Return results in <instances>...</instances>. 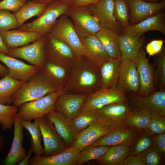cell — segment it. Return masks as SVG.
I'll list each match as a JSON object with an SVG mask.
<instances>
[{"label":"cell","mask_w":165,"mask_h":165,"mask_svg":"<svg viewBox=\"0 0 165 165\" xmlns=\"http://www.w3.org/2000/svg\"><path fill=\"white\" fill-rule=\"evenodd\" d=\"M101 88L99 65L83 56L77 58L70 70L64 90L72 94L89 95Z\"/></svg>","instance_id":"6da1fadb"},{"label":"cell","mask_w":165,"mask_h":165,"mask_svg":"<svg viewBox=\"0 0 165 165\" xmlns=\"http://www.w3.org/2000/svg\"><path fill=\"white\" fill-rule=\"evenodd\" d=\"M59 89L51 84L39 71L14 93L12 103L18 107L24 103L40 98Z\"/></svg>","instance_id":"7a4b0ae2"},{"label":"cell","mask_w":165,"mask_h":165,"mask_svg":"<svg viewBox=\"0 0 165 165\" xmlns=\"http://www.w3.org/2000/svg\"><path fill=\"white\" fill-rule=\"evenodd\" d=\"M70 6L61 0H56L48 4L41 16L31 22L24 24L18 29L36 32L45 36L50 33L58 19L66 14Z\"/></svg>","instance_id":"3957f363"},{"label":"cell","mask_w":165,"mask_h":165,"mask_svg":"<svg viewBox=\"0 0 165 165\" xmlns=\"http://www.w3.org/2000/svg\"><path fill=\"white\" fill-rule=\"evenodd\" d=\"M128 94L127 97L133 112L165 117V89L154 91L147 96H140L133 93Z\"/></svg>","instance_id":"277c9868"},{"label":"cell","mask_w":165,"mask_h":165,"mask_svg":"<svg viewBox=\"0 0 165 165\" xmlns=\"http://www.w3.org/2000/svg\"><path fill=\"white\" fill-rule=\"evenodd\" d=\"M45 58L70 70L77 57L73 50L60 39L48 34L45 36Z\"/></svg>","instance_id":"5b68a950"},{"label":"cell","mask_w":165,"mask_h":165,"mask_svg":"<svg viewBox=\"0 0 165 165\" xmlns=\"http://www.w3.org/2000/svg\"><path fill=\"white\" fill-rule=\"evenodd\" d=\"M65 92L62 88L39 99L24 103L18 107V115L21 119L31 121L45 115L55 109L58 97Z\"/></svg>","instance_id":"8992f818"},{"label":"cell","mask_w":165,"mask_h":165,"mask_svg":"<svg viewBox=\"0 0 165 165\" xmlns=\"http://www.w3.org/2000/svg\"><path fill=\"white\" fill-rule=\"evenodd\" d=\"M66 14L73 23L80 39L87 36L96 35L102 28L87 6H70Z\"/></svg>","instance_id":"52a82bcc"},{"label":"cell","mask_w":165,"mask_h":165,"mask_svg":"<svg viewBox=\"0 0 165 165\" xmlns=\"http://www.w3.org/2000/svg\"><path fill=\"white\" fill-rule=\"evenodd\" d=\"M63 41L74 51L77 58L83 55V47L71 19L66 14L57 20L48 34Z\"/></svg>","instance_id":"ba28073f"},{"label":"cell","mask_w":165,"mask_h":165,"mask_svg":"<svg viewBox=\"0 0 165 165\" xmlns=\"http://www.w3.org/2000/svg\"><path fill=\"white\" fill-rule=\"evenodd\" d=\"M41 133L44 144V155L53 156L66 150L68 147L57 132L51 121L44 116L34 119Z\"/></svg>","instance_id":"9c48e42d"},{"label":"cell","mask_w":165,"mask_h":165,"mask_svg":"<svg viewBox=\"0 0 165 165\" xmlns=\"http://www.w3.org/2000/svg\"><path fill=\"white\" fill-rule=\"evenodd\" d=\"M93 111L98 122L116 128L128 127L126 120L131 111L128 101L109 104Z\"/></svg>","instance_id":"30bf717a"},{"label":"cell","mask_w":165,"mask_h":165,"mask_svg":"<svg viewBox=\"0 0 165 165\" xmlns=\"http://www.w3.org/2000/svg\"><path fill=\"white\" fill-rule=\"evenodd\" d=\"M126 94L117 87L100 88L88 95L82 109L94 110L109 104L127 101Z\"/></svg>","instance_id":"8fae6325"},{"label":"cell","mask_w":165,"mask_h":165,"mask_svg":"<svg viewBox=\"0 0 165 165\" xmlns=\"http://www.w3.org/2000/svg\"><path fill=\"white\" fill-rule=\"evenodd\" d=\"M116 87L126 94L130 93L138 94L140 78L135 63L133 59L122 58Z\"/></svg>","instance_id":"7c38bea8"},{"label":"cell","mask_w":165,"mask_h":165,"mask_svg":"<svg viewBox=\"0 0 165 165\" xmlns=\"http://www.w3.org/2000/svg\"><path fill=\"white\" fill-rule=\"evenodd\" d=\"M88 96L86 94L64 92L57 98L54 103V108L70 121L81 111Z\"/></svg>","instance_id":"4fadbf2b"},{"label":"cell","mask_w":165,"mask_h":165,"mask_svg":"<svg viewBox=\"0 0 165 165\" xmlns=\"http://www.w3.org/2000/svg\"><path fill=\"white\" fill-rule=\"evenodd\" d=\"M116 128L96 122L79 132L73 145L65 150L80 151Z\"/></svg>","instance_id":"5bb4252c"},{"label":"cell","mask_w":165,"mask_h":165,"mask_svg":"<svg viewBox=\"0 0 165 165\" xmlns=\"http://www.w3.org/2000/svg\"><path fill=\"white\" fill-rule=\"evenodd\" d=\"M45 36H42L30 44L9 49V56L24 60L38 67L39 70L45 59Z\"/></svg>","instance_id":"9a60e30c"},{"label":"cell","mask_w":165,"mask_h":165,"mask_svg":"<svg viewBox=\"0 0 165 165\" xmlns=\"http://www.w3.org/2000/svg\"><path fill=\"white\" fill-rule=\"evenodd\" d=\"M113 0H100L87 6L91 13L98 20L103 28L111 29L118 34L123 29L117 22L113 13Z\"/></svg>","instance_id":"2e32d148"},{"label":"cell","mask_w":165,"mask_h":165,"mask_svg":"<svg viewBox=\"0 0 165 165\" xmlns=\"http://www.w3.org/2000/svg\"><path fill=\"white\" fill-rule=\"evenodd\" d=\"M133 60L135 63L140 80L138 95L140 96L149 95L154 91L153 72L142 47L139 50L137 57Z\"/></svg>","instance_id":"e0dca14e"},{"label":"cell","mask_w":165,"mask_h":165,"mask_svg":"<svg viewBox=\"0 0 165 165\" xmlns=\"http://www.w3.org/2000/svg\"><path fill=\"white\" fill-rule=\"evenodd\" d=\"M138 130L129 127L117 128L92 145L94 146L123 145L132 147L138 137Z\"/></svg>","instance_id":"ac0fdd59"},{"label":"cell","mask_w":165,"mask_h":165,"mask_svg":"<svg viewBox=\"0 0 165 165\" xmlns=\"http://www.w3.org/2000/svg\"><path fill=\"white\" fill-rule=\"evenodd\" d=\"M21 120L17 113L13 117L14 130L12 144L9 152L2 161V165H18L26 155V149L22 145L24 127L20 123Z\"/></svg>","instance_id":"d6986e66"},{"label":"cell","mask_w":165,"mask_h":165,"mask_svg":"<svg viewBox=\"0 0 165 165\" xmlns=\"http://www.w3.org/2000/svg\"><path fill=\"white\" fill-rule=\"evenodd\" d=\"M0 61L5 64L8 69L7 75L16 79L28 81L35 74L39 72V68L27 64L15 58L0 52Z\"/></svg>","instance_id":"ffe728a7"},{"label":"cell","mask_w":165,"mask_h":165,"mask_svg":"<svg viewBox=\"0 0 165 165\" xmlns=\"http://www.w3.org/2000/svg\"><path fill=\"white\" fill-rule=\"evenodd\" d=\"M130 24L137 23L159 12L165 7L163 2H152L144 0H127Z\"/></svg>","instance_id":"44dd1931"},{"label":"cell","mask_w":165,"mask_h":165,"mask_svg":"<svg viewBox=\"0 0 165 165\" xmlns=\"http://www.w3.org/2000/svg\"><path fill=\"white\" fill-rule=\"evenodd\" d=\"M150 31H157L162 34H165V20L162 13L159 12L137 23L130 25L122 30V33L140 36Z\"/></svg>","instance_id":"7402d4cb"},{"label":"cell","mask_w":165,"mask_h":165,"mask_svg":"<svg viewBox=\"0 0 165 165\" xmlns=\"http://www.w3.org/2000/svg\"><path fill=\"white\" fill-rule=\"evenodd\" d=\"M53 124L57 132L68 148L74 143L78 134L70 121L55 109L45 115Z\"/></svg>","instance_id":"603a6c76"},{"label":"cell","mask_w":165,"mask_h":165,"mask_svg":"<svg viewBox=\"0 0 165 165\" xmlns=\"http://www.w3.org/2000/svg\"><path fill=\"white\" fill-rule=\"evenodd\" d=\"M0 35L8 49L28 45L42 36L36 32L19 29L0 31Z\"/></svg>","instance_id":"cb8c5ba5"},{"label":"cell","mask_w":165,"mask_h":165,"mask_svg":"<svg viewBox=\"0 0 165 165\" xmlns=\"http://www.w3.org/2000/svg\"><path fill=\"white\" fill-rule=\"evenodd\" d=\"M69 69L45 58L39 69L53 86L64 89L70 72Z\"/></svg>","instance_id":"d4e9b609"},{"label":"cell","mask_w":165,"mask_h":165,"mask_svg":"<svg viewBox=\"0 0 165 165\" xmlns=\"http://www.w3.org/2000/svg\"><path fill=\"white\" fill-rule=\"evenodd\" d=\"M84 51L83 56L98 65L110 58L105 51L100 41L96 35H90L81 39Z\"/></svg>","instance_id":"484cf974"},{"label":"cell","mask_w":165,"mask_h":165,"mask_svg":"<svg viewBox=\"0 0 165 165\" xmlns=\"http://www.w3.org/2000/svg\"><path fill=\"white\" fill-rule=\"evenodd\" d=\"M121 57L110 58L99 65L101 88H108L116 87L119 77Z\"/></svg>","instance_id":"4316f807"},{"label":"cell","mask_w":165,"mask_h":165,"mask_svg":"<svg viewBox=\"0 0 165 165\" xmlns=\"http://www.w3.org/2000/svg\"><path fill=\"white\" fill-rule=\"evenodd\" d=\"M80 151L65 150L49 156H35L31 158L30 165H74Z\"/></svg>","instance_id":"83f0119b"},{"label":"cell","mask_w":165,"mask_h":165,"mask_svg":"<svg viewBox=\"0 0 165 165\" xmlns=\"http://www.w3.org/2000/svg\"><path fill=\"white\" fill-rule=\"evenodd\" d=\"M144 42L142 36H134L125 33L119 35V44L121 58L134 60L137 56Z\"/></svg>","instance_id":"f1b7e54d"},{"label":"cell","mask_w":165,"mask_h":165,"mask_svg":"<svg viewBox=\"0 0 165 165\" xmlns=\"http://www.w3.org/2000/svg\"><path fill=\"white\" fill-rule=\"evenodd\" d=\"M110 58L121 57L119 44V35L113 30L102 28L96 34Z\"/></svg>","instance_id":"f546056e"},{"label":"cell","mask_w":165,"mask_h":165,"mask_svg":"<svg viewBox=\"0 0 165 165\" xmlns=\"http://www.w3.org/2000/svg\"><path fill=\"white\" fill-rule=\"evenodd\" d=\"M131 149V147L125 146H112L104 155L95 160L99 165H123Z\"/></svg>","instance_id":"4dcf8cb0"},{"label":"cell","mask_w":165,"mask_h":165,"mask_svg":"<svg viewBox=\"0 0 165 165\" xmlns=\"http://www.w3.org/2000/svg\"><path fill=\"white\" fill-rule=\"evenodd\" d=\"M48 4L37 3L31 0L28 1L15 13L19 28L31 17L35 16L38 17L41 16Z\"/></svg>","instance_id":"1f68e13d"},{"label":"cell","mask_w":165,"mask_h":165,"mask_svg":"<svg viewBox=\"0 0 165 165\" xmlns=\"http://www.w3.org/2000/svg\"><path fill=\"white\" fill-rule=\"evenodd\" d=\"M25 82L7 75L0 79V103L6 105L12 103L13 95Z\"/></svg>","instance_id":"d6a6232c"},{"label":"cell","mask_w":165,"mask_h":165,"mask_svg":"<svg viewBox=\"0 0 165 165\" xmlns=\"http://www.w3.org/2000/svg\"><path fill=\"white\" fill-rule=\"evenodd\" d=\"M111 146H94L90 145L80 151L74 165H81L93 160H96L104 155Z\"/></svg>","instance_id":"836d02e7"},{"label":"cell","mask_w":165,"mask_h":165,"mask_svg":"<svg viewBox=\"0 0 165 165\" xmlns=\"http://www.w3.org/2000/svg\"><path fill=\"white\" fill-rule=\"evenodd\" d=\"M20 123L24 128L29 132L31 138V141L34 147V152L35 156H43L44 151L41 145L42 135L40 130L34 122L21 119Z\"/></svg>","instance_id":"e575fe53"},{"label":"cell","mask_w":165,"mask_h":165,"mask_svg":"<svg viewBox=\"0 0 165 165\" xmlns=\"http://www.w3.org/2000/svg\"><path fill=\"white\" fill-rule=\"evenodd\" d=\"M113 1L114 16L123 29L130 25V11L127 0Z\"/></svg>","instance_id":"d590c367"},{"label":"cell","mask_w":165,"mask_h":165,"mask_svg":"<svg viewBox=\"0 0 165 165\" xmlns=\"http://www.w3.org/2000/svg\"><path fill=\"white\" fill-rule=\"evenodd\" d=\"M97 121L93 110L82 109L70 122L74 129L79 133Z\"/></svg>","instance_id":"8d00e7d4"},{"label":"cell","mask_w":165,"mask_h":165,"mask_svg":"<svg viewBox=\"0 0 165 165\" xmlns=\"http://www.w3.org/2000/svg\"><path fill=\"white\" fill-rule=\"evenodd\" d=\"M151 116L145 113H129L126 120L128 127L138 130H146L149 125Z\"/></svg>","instance_id":"74e56055"},{"label":"cell","mask_w":165,"mask_h":165,"mask_svg":"<svg viewBox=\"0 0 165 165\" xmlns=\"http://www.w3.org/2000/svg\"><path fill=\"white\" fill-rule=\"evenodd\" d=\"M18 110V107L13 105L0 103V123L3 131L11 128L13 124V117Z\"/></svg>","instance_id":"f35d334b"},{"label":"cell","mask_w":165,"mask_h":165,"mask_svg":"<svg viewBox=\"0 0 165 165\" xmlns=\"http://www.w3.org/2000/svg\"><path fill=\"white\" fill-rule=\"evenodd\" d=\"M156 69L153 72L154 84L160 89L165 88V53L160 52L156 60Z\"/></svg>","instance_id":"ab89813d"},{"label":"cell","mask_w":165,"mask_h":165,"mask_svg":"<svg viewBox=\"0 0 165 165\" xmlns=\"http://www.w3.org/2000/svg\"><path fill=\"white\" fill-rule=\"evenodd\" d=\"M19 28L15 14L8 10H0V31H7Z\"/></svg>","instance_id":"60d3db41"},{"label":"cell","mask_w":165,"mask_h":165,"mask_svg":"<svg viewBox=\"0 0 165 165\" xmlns=\"http://www.w3.org/2000/svg\"><path fill=\"white\" fill-rule=\"evenodd\" d=\"M153 144V137L149 135L143 134L138 138L131 147L130 154L136 155L141 153Z\"/></svg>","instance_id":"b9f144b4"},{"label":"cell","mask_w":165,"mask_h":165,"mask_svg":"<svg viewBox=\"0 0 165 165\" xmlns=\"http://www.w3.org/2000/svg\"><path fill=\"white\" fill-rule=\"evenodd\" d=\"M159 151L155 146L152 145L143 152L141 155L145 165H158L161 160Z\"/></svg>","instance_id":"7bdbcfd3"},{"label":"cell","mask_w":165,"mask_h":165,"mask_svg":"<svg viewBox=\"0 0 165 165\" xmlns=\"http://www.w3.org/2000/svg\"><path fill=\"white\" fill-rule=\"evenodd\" d=\"M147 131L153 134L157 135L165 132V117L158 116H152Z\"/></svg>","instance_id":"ee69618b"},{"label":"cell","mask_w":165,"mask_h":165,"mask_svg":"<svg viewBox=\"0 0 165 165\" xmlns=\"http://www.w3.org/2000/svg\"><path fill=\"white\" fill-rule=\"evenodd\" d=\"M28 2L27 0H3L0 2V10L16 13Z\"/></svg>","instance_id":"f6af8a7d"},{"label":"cell","mask_w":165,"mask_h":165,"mask_svg":"<svg viewBox=\"0 0 165 165\" xmlns=\"http://www.w3.org/2000/svg\"><path fill=\"white\" fill-rule=\"evenodd\" d=\"M163 41L162 40H153L148 43L146 46V50L150 56L157 54L161 51Z\"/></svg>","instance_id":"bcb514c9"},{"label":"cell","mask_w":165,"mask_h":165,"mask_svg":"<svg viewBox=\"0 0 165 165\" xmlns=\"http://www.w3.org/2000/svg\"><path fill=\"white\" fill-rule=\"evenodd\" d=\"M123 165H145L141 153L136 155H129L125 159Z\"/></svg>","instance_id":"7dc6e473"},{"label":"cell","mask_w":165,"mask_h":165,"mask_svg":"<svg viewBox=\"0 0 165 165\" xmlns=\"http://www.w3.org/2000/svg\"><path fill=\"white\" fill-rule=\"evenodd\" d=\"M153 138V144L163 154H165V133L156 135Z\"/></svg>","instance_id":"c3c4849f"},{"label":"cell","mask_w":165,"mask_h":165,"mask_svg":"<svg viewBox=\"0 0 165 165\" xmlns=\"http://www.w3.org/2000/svg\"><path fill=\"white\" fill-rule=\"evenodd\" d=\"M100 0H74L71 4L72 7L87 6L91 4H95Z\"/></svg>","instance_id":"681fc988"},{"label":"cell","mask_w":165,"mask_h":165,"mask_svg":"<svg viewBox=\"0 0 165 165\" xmlns=\"http://www.w3.org/2000/svg\"><path fill=\"white\" fill-rule=\"evenodd\" d=\"M31 141V145L28 152L24 159L20 162L18 165H29V162L32 154L34 152V147L32 142Z\"/></svg>","instance_id":"f907efd6"},{"label":"cell","mask_w":165,"mask_h":165,"mask_svg":"<svg viewBox=\"0 0 165 165\" xmlns=\"http://www.w3.org/2000/svg\"><path fill=\"white\" fill-rule=\"evenodd\" d=\"M0 52L9 56L10 52L0 35Z\"/></svg>","instance_id":"816d5d0a"},{"label":"cell","mask_w":165,"mask_h":165,"mask_svg":"<svg viewBox=\"0 0 165 165\" xmlns=\"http://www.w3.org/2000/svg\"><path fill=\"white\" fill-rule=\"evenodd\" d=\"M8 69L7 68L0 64V76L3 77L8 74Z\"/></svg>","instance_id":"f5cc1de1"},{"label":"cell","mask_w":165,"mask_h":165,"mask_svg":"<svg viewBox=\"0 0 165 165\" xmlns=\"http://www.w3.org/2000/svg\"><path fill=\"white\" fill-rule=\"evenodd\" d=\"M35 2L48 4L56 0H31Z\"/></svg>","instance_id":"db71d44e"},{"label":"cell","mask_w":165,"mask_h":165,"mask_svg":"<svg viewBox=\"0 0 165 165\" xmlns=\"http://www.w3.org/2000/svg\"><path fill=\"white\" fill-rule=\"evenodd\" d=\"M4 138L5 137L4 135H2L0 136V152L4 147Z\"/></svg>","instance_id":"11a10c76"},{"label":"cell","mask_w":165,"mask_h":165,"mask_svg":"<svg viewBox=\"0 0 165 165\" xmlns=\"http://www.w3.org/2000/svg\"><path fill=\"white\" fill-rule=\"evenodd\" d=\"M64 3L71 5L74 0H61Z\"/></svg>","instance_id":"9f6ffc18"},{"label":"cell","mask_w":165,"mask_h":165,"mask_svg":"<svg viewBox=\"0 0 165 165\" xmlns=\"http://www.w3.org/2000/svg\"><path fill=\"white\" fill-rule=\"evenodd\" d=\"M144 0V1H145H145H152L153 0Z\"/></svg>","instance_id":"6f0895ef"}]
</instances>
